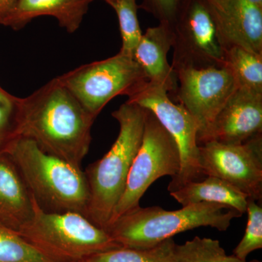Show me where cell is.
Returning a JSON list of instances; mask_svg holds the SVG:
<instances>
[{
	"label": "cell",
	"mask_w": 262,
	"mask_h": 262,
	"mask_svg": "<svg viewBox=\"0 0 262 262\" xmlns=\"http://www.w3.org/2000/svg\"><path fill=\"white\" fill-rule=\"evenodd\" d=\"M199 151L205 177L223 179L261 203L262 134L239 144L208 141L199 146Z\"/></svg>",
	"instance_id": "10"
},
{
	"label": "cell",
	"mask_w": 262,
	"mask_h": 262,
	"mask_svg": "<svg viewBox=\"0 0 262 262\" xmlns=\"http://www.w3.org/2000/svg\"><path fill=\"white\" fill-rule=\"evenodd\" d=\"M179 168L180 158L175 141L154 114L146 110L140 148L131 165L125 191L108 225L140 206L141 198L153 183L165 176L173 179Z\"/></svg>",
	"instance_id": "8"
},
{
	"label": "cell",
	"mask_w": 262,
	"mask_h": 262,
	"mask_svg": "<svg viewBox=\"0 0 262 262\" xmlns=\"http://www.w3.org/2000/svg\"><path fill=\"white\" fill-rule=\"evenodd\" d=\"M225 64L233 76L237 89L262 94V54L230 46L225 50Z\"/></svg>",
	"instance_id": "18"
},
{
	"label": "cell",
	"mask_w": 262,
	"mask_h": 262,
	"mask_svg": "<svg viewBox=\"0 0 262 262\" xmlns=\"http://www.w3.org/2000/svg\"><path fill=\"white\" fill-rule=\"evenodd\" d=\"M242 215L234 208L213 203H196L170 211L159 206H139L105 230L122 247L148 249L198 227H211L225 232L232 220Z\"/></svg>",
	"instance_id": "4"
},
{
	"label": "cell",
	"mask_w": 262,
	"mask_h": 262,
	"mask_svg": "<svg viewBox=\"0 0 262 262\" xmlns=\"http://www.w3.org/2000/svg\"><path fill=\"white\" fill-rule=\"evenodd\" d=\"M22 98L16 97L0 85V153L19 136Z\"/></svg>",
	"instance_id": "22"
},
{
	"label": "cell",
	"mask_w": 262,
	"mask_h": 262,
	"mask_svg": "<svg viewBox=\"0 0 262 262\" xmlns=\"http://www.w3.org/2000/svg\"><path fill=\"white\" fill-rule=\"evenodd\" d=\"M183 0H143L139 8L151 13L160 23L170 24L173 27L176 16Z\"/></svg>",
	"instance_id": "25"
},
{
	"label": "cell",
	"mask_w": 262,
	"mask_h": 262,
	"mask_svg": "<svg viewBox=\"0 0 262 262\" xmlns=\"http://www.w3.org/2000/svg\"><path fill=\"white\" fill-rule=\"evenodd\" d=\"M0 262H52L19 234L0 222Z\"/></svg>",
	"instance_id": "21"
},
{
	"label": "cell",
	"mask_w": 262,
	"mask_h": 262,
	"mask_svg": "<svg viewBox=\"0 0 262 262\" xmlns=\"http://www.w3.org/2000/svg\"><path fill=\"white\" fill-rule=\"evenodd\" d=\"M34 215V200L15 164L0 153V222L17 232Z\"/></svg>",
	"instance_id": "15"
},
{
	"label": "cell",
	"mask_w": 262,
	"mask_h": 262,
	"mask_svg": "<svg viewBox=\"0 0 262 262\" xmlns=\"http://www.w3.org/2000/svg\"><path fill=\"white\" fill-rule=\"evenodd\" d=\"M206 1L211 5H216L223 3V2L226 1V0H206Z\"/></svg>",
	"instance_id": "27"
},
{
	"label": "cell",
	"mask_w": 262,
	"mask_h": 262,
	"mask_svg": "<svg viewBox=\"0 0 262 262\" xmlns=\"http://www.w3.org/2000/svg\"><path fill=\"white\" fill-rule=\"evenodd\" d=\"M57 78L96 117L114 98L128 97L148 82L134 56L122 51L106 59L80 66Z\"/></svg>",
	"instance_id": "6"
},
{
	"label": "cell",
	"mask_w": 262,
	"mask_h": 262,
	"mask_svg": "<svg viewBox=\"0 0 262 262\" xmlns=\"http://www.w3.org/2000/svg\"><path fill=\"white\" fill-rule=\"evenodd\" d=\"M112 115L120 126L117 139L102 158L84 171L89 188L86 217L104 230L123 194L131 165L140 148L146 110L127 101Z\"/></svg>",
	"instance_id": "3"
},
{
	"label": "cell",
	"mask_w": 262,
	"mask_h": 262,
	"mask_svg": "<svg viewBox=\"0 0 262 262\" xmlns=\"http://www.w3.org/2000/svg\"><path fill=\"white\" fill-rule=\"evenodd\" d=\"M173 42L172 26L160 23L157 27H149L142 34L133 56L144 72L148 82L163 88L168 94L174 95L178 82L168 60Z\"/></svg>",
	"instance_id": "14"
},
{
	"label": "cell",
	"mask_w": 262,
	"mask_h": 262,
	"mask_svg": "<svg viewBox=\"0 0 262 262\" xmlns=\"http://www.w3.org/2000/svg\"><path fill=\"white\" fill-rule=\"evenodd\" d=\"M18 0H0V24L3 25L7 17L14 9Z\"/></svg>",
	"instance_id": "26"
},
{
	"label": "cell",
	"mask_w": 262,
	"mask_h": 262,
	"mask_svg": "<svg viewBox=\"0 0 262 262\" xmlns=\"http://www.w3.org/2000/svg\"><path fill=\"white\" fill-rule=\"evenodd\" d=\"M91 3V0H18L3 25L19 30L33 19L48 15L56 18L62 28L72 34L80 28Z\"/></svg>",
	"instance_id": "16"
},
{
	"label": "cell",
	"mask_w": 262,
	"mask_h": 262,
	"mask_svg": "<svg viewBox=\"0 0 262 262\" xmlns=\"http://www.w3.org/2000/svg\"><path fill=\"white\" fill-rule=\"evenodd\" d=\"M137 0H115L113 8L116 11L122 37L120 51L133 55L136 45L142 35L137 10Z\"/></svg>",
	"instance_id": "23"
},
{
	"label": "cell",
	"mask_w": 262,
	"mask_h": 262,
	"mask_svg": "<svg viewBox=\"0 0 262 262\" xmlns=\"http://www.w3.org/2000/svg\"><path fill=\"white\" fill-rule=\"evenodd\" d=\"M4 152L16 165L42 211L87 215L89 188L80 167L45 152L23 136L17 137Z\"/></svg>",
	"instance_id": "2"
},
{
	"label": "cell",
	"mask_w": 262,
	"mask_h": 262,
	"mask_svg": "<svg viewBox=\"0 0 262 262\" xmlns=\"http://www.w3.org/2000/svg\"><path fill=\"white\" fill-rule=\"evenodd\" d=\"M246 213L248 222L244 237L233 251L239 259L246 261L250 253L262 248V208L254 200L248 198Z\"/></svg>",
	"instance_id": "24"
},
{
	"label": "cell",
	"mask_w": 262,
	"mask_h": 262,
	"mask_svg": "<svg viewBox=\"0 0 262 262\" xmlns=\"http://www.w3.org/2000/svg\"><path fill=\"white\" fill-rule=\"evenodd\" d=\"M262 134V94L237 89L213 122L198 134L199 146L208 141L242 144Z\"/></svg>",
	"instance_id": "12"
},
{
	"label": "cell",
	"mask_w": 262,
	"mask_h": 262,
	"mask_svg": "<svg viewBox=\"0 0 262 262\" xmlns=\"http://www.w3.org/2000/svg\"><path fill=\"white\" fill-rule=\"evenodd\" d=\"M170 194L183 206L201 203H218L234 208L243 215L246 212L248 200V196L238 189L215 177L188 183Z\"/></svg>",
	"instance_id": "17"
},
{
	"label": "cell",
	"mask_w": 262,
	"mask_h": 262,
	"mask_svg": "<svg viewBox=\"0 0 262 262\" xmlns=\"http://www.w3.org/2000/svg\"><path fill=\"white\" fill-rule=\"evenodd\" d=\"M174 72L178 82L175 101L196 119L201 133L237 89L233 76L225 64L179 67Z\"/></svg>",
	"instance_id": "11"
},
{
	"label": "cell",
	"mask_w": 262,
	"mask_h": 262,
	"mask_svg": "<svg viewBox=\"0 0 262 262\" xmlns=\"http://www.w3.org/2000/svg\"><path fill=\"white\" fill-rule=\"evenodd\" d=\"M173 29V70L225 64L226 48L206 0H183Z\"/></svg>",
	"instance_id": "9"
},
{
	"label": "cell",
	"mask_w": 262,
	"mask_h": 262,
	"mask_svg": "<svg viewBox=\"0 0 262 262\" xmlns=\"http://www.w3.org/2000/svg\"><path fill=\"white\" fill-rule=\"evenodd\" d=\"M18 232L52 262H79L96 253L122 247L84 215L48 213L34 201L32 220Z\"/></svg>",
	"instance_id": "5"
},
{
	"label": "cell",
	"mask_w": 262,
	"mask_h": 262,
	"mask_svg": "<svg viewBox=\"0 0 262 262\" xmlns=\"http://www.w3.org/2000/svg\"><path fill=\"white\" fill-rule=\"evenodd\" d=\"M127 98L129 102L154 114L177 144L180 168L168 184V192H175L188 183L206 178L200 164L198 136L201 127L196 119L182 105L174 103L165 89L148 82Z\"/></svg>",
	"instance_id": "7"
},
{
	"label": "cell",
	"mask_w": 262,
	"mask_h": 262,
	"mask_svg": "<svg viewBox=\"0 0 262 262\" xmlns=\"http://www.w3.org/2000/svg\"><path fill=\"white\" fill-rule=\"evenodd\" d=\"M172 258L174 262H247L227 255L217 239L199 237L182 245L174 244Z\"/></svg>",
	"instance_id": "19"
},
{
	"label": "cell",
	"mask_w": 262,
	"mask_h": 262,
	"mask_svg": "<svg viewBox=\"0 0 262 262\" xmlns=\"http://www.w3.org/2000/svg\"><path fill=\"white\" fill-rule=\"evenodd\" d=\"M174 244L173 239L170 238L148 249L115 248L96 253L79 262H174L172 258Z\"/></svg>",
	"instance_id": "20"
},
{
	"label": "cell",
	"mask_w": 262,
	"mask_h": 262,
	"mask_svg": "<svg viewBox=\"0 0 262 262\" xmlns=\"http://www.w3.org/2000/svg\"><path fill=\"white\" fill-rule=\"evenodd\" d=\"M248 1L258 7V8H262V0H248Z\"/></svg>",
	"instance_id": "28"
},
{
	"label": "cell",
	"mask_w": 262,
	"mask_h": 262,
	"mask_svg": "<svg viewBox=\"0 0 262 262\" xmlns=\"http://www.w3.org/2000/svg\"><path fill=\"white\" fill-rule=\"evenodd\" d=\"M210 6L226 48L237 46L262 54V8L248 0H226Z\"/></svg>",
	"instance_id": "13"
},
{
	"label": "cell",
	"mask_w": 262,
	"mask_h": 262,
	"mask_svg": "<svg viewBox=\"0 0 262 262\" xmlns=\"http://www.w3.org/2000/svg\"><path fill=\"white\" fill-rule=\"evenodd\" d=\"M91 2L94 1V0H91ZM101 1L105 2V3H107L108 5L113 8L114 5H115V0H101Z\"/></svg>",
	"instance_id": "29"
},
{
	"label": "cell",
	"mask_w": 262,
	"mask_h": 262,
	"mask_svg": "<svg viewBox=\"0 0 262 262\" xmlns=\"http://www.w3.org/2000/svg\"><path fill=\"white\" fill-rule=\"evenodd\" d=\"M96 119L56 77L22 98L19 136L80 167L89 153Z\"/></svg>",
	"instance_id": "1"
}]
</instances>
